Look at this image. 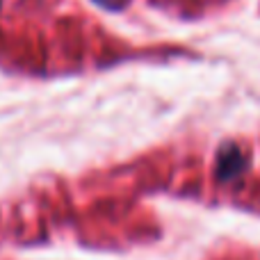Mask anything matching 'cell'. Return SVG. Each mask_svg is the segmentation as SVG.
<instances>
[{
    "instance_id": "6da1fadb",
    "label": "cell",
    "mask_w": 260,
    "mask_h": 260,
    "mask_svg": "<svg viewBox=\"0 0 260 260\" xmlns=\"http://www.w3.org/2000/svg\"><path fill=\"white\" fill-rule=\"evenodd\" d=\"M94 3H99L101 7H105V9H119V7H123L128 0H94Z\"/></svg>"
},
{
    "instance_id": "7a4b0ae2",
    "label": "cell",
    "mask_w": 260,
    "mask_h": 260,
    "mask_svg": "<svg viewBox=\"0 0 260 260\" xmlns=\"http://www.w3.org/2000/svg\"><path fill=\"white\" fill-rule=\"evenodd\" d=\"M0 5H3V0H0Z\"/></svg>"
}]
</instances>
